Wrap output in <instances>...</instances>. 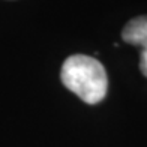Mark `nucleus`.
<instances>
[{"label":"nucleus","mask_w":147,"mask_h":147,"mask_svg":"<svg viewBox=\"0 0 147 147\" xmlns=\"http://www.w3.org/2000/svg\"><path fill=\"white\" fill-rule=\"evenodd\" d=\"M63 86L87 104L101 102L107 95L108 78L102 63L84 54H74L63 62L60 72Z\"/></svg>","instance_id":"nucleus-1"},{"label":"nucleus","mask_w":147,"mask_h":147,"mask_svg":"<svg viewBox=\"0 0 147 147\" xmlns=\"http://www.w3.org/2000/svg\"><path fill=\"white\" fill-rule=\"evenodd\" d=\"M122 39L131 45L147 50V15L132 18L122 30Z\"/></svg>","instance_id":"nucleus-2"},{"label":"nucleus","mask_w":147,"mask_h":147,"mask_svg":"<svg viewBox=\"0 0 147 147\" xmlns=\"http://www.w3.org/2000/svg\"><path fill=\"white\" fill-rule=\"evenodd\" d=\"M140 71L147 78V50L141 51V56H140Z\"/></svg>","instance_id":"nucleus-3"}]
</instances>
